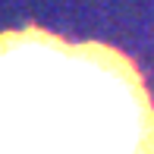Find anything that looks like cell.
<instances>
[{
    "instance_id": "obj_1",
    "label": "cell",
    "mask_w": 154,
    "mask_h": 154,
    "mask_svg": "<svg viewBox=\"0 0 154 154\" xmlns=\"http://www.w3.org/2000/svg\"><path fill=\"white\" fill-rule=\"evenodd\" d=\"M0 154H154V104L135 63L35 25L0 32Z\"/></svg>"
}]
</instances>
